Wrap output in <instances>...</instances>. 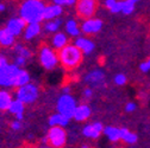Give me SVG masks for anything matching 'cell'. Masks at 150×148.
<instances>
[{"label":"cell","instance_id":"cell-42","mask_svg":"<svg viewBox=\"0 0 150 148\" xmlns=\"http://www.w3.org/2000/svg\"><path fill=\"white\" fill-rule=\"evenodd\" d=\"M134 1H135V3H136V1H138V0H134Z\"/></svg>","mask_w":150,"mask_h":148},{"label":"cell","instance_id":"cell-5","mask_svg":"<svg viewBox=\"0 0 150 148\" xmlns=\"http://www.w3.org/2000/svg\"><path fill=\"white\" fill-rule=\"evenodd\" d=\"M47 138L52 147H63L67 142V134L61 126H51Z\"/></svg>","mask_w":150,"mask_h":148},{"label":"cell","instance_id":"cell-2","mask_svg":"<svg viewBox=\"0 0 150 148\" xmlns=\"http://www.w3.org/2000/svg\"><path fill=\"white\" fill-rule=\"evenodd\" d=\"M82 51L76 45L67 44L60 50L59 61L66 69H74L76 68L82 61Z\"/></svg>","mask_w":150,"mask_h":148},{"label":"cell","instance_id":"cell-21","mask_svg":"<svg viewBox=\"0 0 150 148\" xmlns=\"http://www.w3.org/2000/svg\"><path fill=\"white\" fill-rule=\"evenodd\" d=\"M120 140L125 141L129 145H134L137 142V135L127 131L126 128H120Z\"/></svg>","mask_w":150,"mask_h":148},{"label":"cell","instance_id":"cell-36","mask_svg":"<svg viewBox=\"0 0 150 148\" xmlns=\"http://www.w3.org/2000/svg\"><path fill=\"white\" fill-rule=\"evenodd\" d=\"M7 64H8L7 58L4 57V56H0V68H1V66H5V65H7Z\"/></svg>","mask_w":150,"mask_h":148},{"label":"cell","instance_id":"cell-25","mask_svg":"<svg viewBox=\"0 0 150 148\" xmlns=\"http://www.w3.org/2000/svg\"><path fill=\"white\" fill-rule=\"evenodd\" d=\"M62 24V20L61 19H57V18H55V19H50L45 23L44 25V29L48 31V32H56L59 29H60V25Z\"/></svg>","mask_w":150,"mask_h":148},{"label":"cell","instance_id":"cell-14","mask_svg":"<svg viewBox=\"0 0 150 148\" xmlns=\"http://www.w3.org/2000/svg\"><path fill=\"white\" fill-rule=\"evenodd\" d=\"M41 32V24L40 23H28L25 30H24V38L26 40H30L38 36Z\"/></svg>","mask_w":150,"mask_h":148},{"label":"cell","instance_id":"cell-9","mask_svg":"<svg viewBox=\"0 0 150 148\" xmlns=\"http://www.w3.org/2000/svg\"><path fill=\"white\" fill-rule=\"evenodd\" d=\"M26 25H28V23L23 19L22 17H21V18H12V19L8 20V23H7V25H6V29H7V31L11 32L14 37H17V36H19V34L25 30Z\"/></svg>","mask_w":150,"mask_h":148},{"label":"cell","instance_id":"cell-7","mask_svg":"<svg viewBox=\"0 0 150 148\" xmlns=\"http://www.w3.org/2000/svg\"><path fill=\"white\" fill-rule=\"evenodd\" d=\"M40 61L44 69L52 70L59 63V56L55 53L52 49H50L49 46H44L40 52Z\"/></svg>","mask_w":150,"mask_h":148},{"label":"cell","instance_id":"cell-12","mask_svg":"<svg viewBox=\"0 0 150 148\" xmlns=\"http://www.w3.org/2000/svg\"><path fill=\"white\" fill-rule=\"evenodd\" d=\"M85 81L89 84V85H93V87H99L103 84L104 82V72L100 71V70H94L89 72L88 75L86 76Z\"/></svg>","mask_w":150,"mask_h":148},{"label":"cell","instance_id":"cell-10","mask_svg":"<svg viewBox=\"0 0 150 148\" xmlns=\"http://www.w3.org/2000/svg\"><path fill=\"white\" fill-rule=\"evenodd\" d=\"M101 27H103V22L100 19H92V18H88L81 25V30L86 34H94L99 32Z\"/></svg>","mask_w":150,"mask_h":148},{"label":"cell","instance_id":"cell-6","mask_svg":"<svg viewBox=\"0 0 150 148\" xmlns=\"http://www.w3.org/2000/svg\"><path fill=\"white\" fill-rule=\"evenodd\" d=\"M75 108H76V103L69 94L62 95L57 101V112L67 116L68 119H71L74 116Z\"/></svg>","mask_w":150,"mask_h":148},{"label":"cell","instance_id":"cell-4","mask_svg":"<svg viewBox=\"0 0 150 148\" xmlns=\"http://www.w3.org/2000/svg\"><path fill=\"white\" fill-rule=\"evenodd\" d=\"M17 98L24 102L25 104H30L35 102L38 97V88L32 83H26L22 87H18V90L16 92Z\"/></svg>","mask_w":150,"mask_h":148},{"label":"cell","instance_id":"cell-24","mask_svg":"<svg viewBox=\"0 0 150 148\" xmlns=\"http://www.w3.org/2000/svg\"><path fill=\"white\" fill-rule=\"evenodd\" d=\"M66 31L69 36L71 37H78L80 34V29L78 26V23L75 22V20H68L66 23Z\"/></svg>","mask_w":150,"mask_h":148},{"label":"cell","instance_id":"cell-37","mask_svg":"<svg viewBox=\"0 0 150 148\" xmlns=\"http://www.w3.org/2000/svg\"><path fill=\"white\" fill-rule=\"evenodd\" d=\"M83 94H85V96H86V97H91V96H92V94H93V91H92V89L87 88V89H85V90H83Z\"/></svg>","mask_w":150,"mask_h":148},{"label":"cell","instance_id":"cell-17","mask_svg":"<svg viewBox=\"0 0 150 148\" xmlns=\"http://www.w3.org/2000/svg\"><path fill=\"white\" fill-rule=\"evenodd\" d=\"M12 96L8 91L6 90H0V110L1 112H5V110H8L11 103H12Z\"/></svg>","mask_w":150,"mask_h":148},{"label":"cell","instance_id":"cell-31","mask_svg":"<svg viewBox=\"0 0 150 148\" xmlns=\"http://www.w3.org/2000/svg\"><path fill=\"white\" fill-rule=\"evenodd\" d=\"M26 57H24V56H21V54H18V56L14 58V64L16 65H18V66H23V65H25V63H26Z\"/></svg>","mask_w":150,"mask_h":148},{"label":"cell","instance_id":"cell-19","mask_svg":"<svg viewBox=\"0 0 150 148\" xmlns=\"http://www.w3.org/2000/svg\"><path fill=\"white\" fill-rule=\"evenodd\" d=\"M69 120L70 119H68L67 116H64L61 113H59V114H55V115L50 116L49 124L50 126H61V127H64V126H67L69 123Z\"/></svg>","mask_w":150,"mask_h":148},{"label":"cell","instance_id":"cell-18","mask_svg":"<svg viewBox=\"0 0 150 148\" xmlns=\"http://www.w3.org/2000/svg\"><path fill=\"white\" fill-rule=\"evenodd\" d=\"M68 44V37L62 33V32H59V33H55L54 38H52V46L57 50H61L63 46H66Z\"/></svg>","mask_w":150,"mask_h":148},{"label":"cell","instance_id":"cell-22","mask_svg":"<svg viewBox=\"0 0 150 148\" xmlns=\"http://www.w3.org/2000/svg\"><path fill=\"white\" fill-rule=\"evenodd\" d=\"M24 102H22L21 100H14L12 101L10 108H8V112L13 115H17V114H23L24 113Z\"/></svg>","mask_w":150,"mask_h":148},{"label":"cell","instance_id":"cell-26","mask_svg":"<svg viewBox=\"0 0 150 148\" xmlns=\"http://www.w3.org/2000/svg\"><path fill=\"white\" fill-rule=\"evenodd\" d=\"M135 10V1L134 0H124L120 1V12L124 14H130Z\"/></svg>","mask_w":150,"mask_h":148},{"label":"cell","instance_id":"cell-3","mask_svg":"<svg viewBox=\"0 0 150 148\" xmlns=\"http://www.w3.org/2000/svg\"><path fill=\"white\" fill-rule=\"evenodd\" d=\"M21 68L16 64H7L0 68V85L1 87H16Z\"/></svg>","mask_w":150,"mask_h":148},{"label":"cell","instance_id":"cell-1","mask_svg":"<svg viewBox=\"0 0 150 148\" xmlns=\"http://www.w3.org/2000/svg\"><path fill=\"white\" fill-rule=\"evenodd\" d=\"M45 5L42 0H25L21 6V17L26 23H41Z\"/></svg>","mask_w":150,"mask_h":148},{"label":"cell","instance_id":"cell-35","mask_svg":"<svg viewBox=\"0 0 150 148\" xmlns=\"http://www.w3.org/2000/svg\"><path fill=\"white\" fill-rule=\"evenodd\" d=\"M139 69H141V71H143V72H148V71L150 70V66H149L148 62H143V63H141Z\"/></svg>","mask_w":150,"mask_h":148},{"label":"cell","instance_id":"cell-29","mask_svg":"<svg viewBox=\"0 0 150 148\" xmlns=\"http://www.w3.org/2000/svg\"><path fill=\"white\" fill-rule=\"evenodd\" d=\"M14 50H16L17 54H21V56H24V57H26V58L31 57V52H30V51H29V50H28L26 47H24L23 45H21V44L16 45Z\"/></svg>","mask_w":150,"mask_h":148},{"label":"cell","instance_id":"cell-28","mask_svg":"<svg viewBox=\"0 0 150 148\" xmlns=\"http://www.w3.org/2000/svg\"><path fill=\"white\" fill-rule=\"evenodd\" d=\"M105 6L112 12V13H118L120 12V3L117 0H105Z\"/></svg>","mask_w":150,"mask_h":148},{"label":"cell","instance_id":"cell-16","mask_svg":"<svg viewBox=\"0 0 150 148\" xmlns=\"http://www.w3.org/2000/svg\"><path fill=\"white\" fill-rule=\"evenodd\" d=\"M14 44V36L7 31V29H0V45L12 46Z\"/></svg>","mask_w":150,"mask_h":148},{"label":"cell","instance_id":"cell-23","mask_svg":"<svg viewBox=\"0 0 150 148\" xmlns=\"http://www.w3.org/2000/svg\"><path fill=\"white\" fill-rule=\"evenodd\" d=\"M82 133L86 138H89V139H98L101 134V132H99L98 129H96V127L93 124L85 126L83 129H82Z\"/></svg>","mask_w":150,"mask_h":148},{"label":"cell","instance_id":"cell-41","mask_svg":"<svg viewBox=\"0 0 150 148\" xmlns=\"http://www.w3.org/2000/svg\"><path fill=\"white\" fill-rule=\"evenodd\" d=\"M146 62H148V64H149V66H150V59H148Z\"/></svg>","mask_w":150,"mask_h":148},{"label":"cell","instance_id":"cell-32","mask_svg":"<svg viewBox=\"0 0 150 148\" xmlns=\"http://www.w3.org/2000/svg\"><path fill=\"white\" fill-rule=\"evenodd\" d=\"M75 1H76V0H54V4L63 6V5H73V4H75Z\"/></svg>","mask_w":150,"mask_h":148},{"label":"cell","instance_id":"cell-11","mask_svg":"<svg viewBox=\"0 0 150 148\" xmlns=\"http://www.w3.org/2000/svg\"><path fill=\"white\" fill-rule=\"evenodd\" d=\"M61 14H62V6L61 5H57V4L48 5L44 8L43 19H47V20L55 19V18H59Z\"/></svg>","mask_w":150,"mask_h":148},{"label":"cell","instance_id":"cell-30","mask_svg":"<svg viewBox=\"0 0 150 148\" xmlns=\"http://www.w3.org/2000/svg\"><path fill=\"white\" fill-rule=\"evenodd\" d=\"M115 83L117 85H124L126 83V76L123 75V73H118V75L115 77Z\"/></svg>","mask_w":150,"mask_h":148},{"label":"cell","instance_id":"cell-33","mask_svg":"<svg viewBox=\"0 0 150 148\" xmlns=\"http://www.w3.org/2000/svg\"><path fill=\"white\" fill-rule=\"evenodd\" d=\"M21 128H22V123H21L19 120H16V121H13L11 123V129L12 131H19Z\"/></svg>","mask_w":150,"mask_h":148},{"label":"cell","instance_id":"cell-38","mask_svg":"<svg viewBox=\"0 0 150 148\" xmlns=\"http://www.w3.org/2000/svg\"><path fill=\"white\" fill-rule=\"evenodd\" d=\"M62 91H63V94H69V92H70V88L69 87H64Z\"/></svg>","mask_w":150,"mask_h":148},{"label":"cell","instance_id":"cell-39","mask_svg":"<svg viewBox=\"0 0 150 148\" xmlns=\"http://www.w3.org/2000/svg\"><path fill=\"white\" fill-rule=\"evenodd\" d=\"M14 116H16V120H19V121H22L23 117H24L23 114H17V115H14Z\"/></svg>","mask_w":150,"mask_h":148},{"label":"cell","instance_id":"cell-40","mask_svg":"<svg viewBox=\"0 0 150 148\" xmlns=\"http://www.w3.org/2000/svg\"><path fill=\"white\" fill-rule=\"evenodd\" d=\"M4 10H5V5L3 3H0V12H3Z\"/></svg>","mask_w":150,"mask_h":148},{"label":"cell","instance_id":"cell-8","mask_svg":"<svg viewBox=\"0 0 150 148\" xmlns=\"http://www.w3.org/2000/svg\"><path fill=\"white\" fill-rule=\"evenodd\" d=\"M97 8V0H78L76 3V11L81 18L88 19L92 18L96 13Z\"/></svg>","mask_w":150,"mask_h":148},{"label":"cell","instance_id":"cell-15","mask_svg":"<svg viewBox=\"0 0 150 148\" xmlns=\"http://www.w3.org/2000/svg\"><path fill=\"white\" fill-rule=\"evenodd\" d=\"M75 45H76L86 54L91 53L93 50H94V43L91 42L87 38H78L76 40H75Z\"/></svg>","mask_w":150,"mask_h":148},{"label":"cell","instance_id":"cell-13","mask_svg":"<svg viewBox=\"0 0 150 148\" xmlns=\"http://www.w3.org/2000/svg\"><path fill=\"white\" fill-rule=\"evenodd\" d=\"M89 116H91V108L86 104H81V105H78L75 108L73 119L81 122V121H86Z\"/></svg>","mask_w":150,"mask_h":148},{"label":"cell","instance_id":"cell-27","mask_svg":"<svg viewBox=\"0 0 150 148\" xmlns=\"http://www.w3.org/2000/svg\"><path fill=\"white\" fill-rule=\"evenodd\" d=\"M30 82V75L29 72L25 71V70H21L19 75H18V78H17V83H16V87H22L26 83Z\"/></svg>","mask_w":150,"mask_h":148},{"label":"cell","instance_id":"cell-20","mask_svg":"<svg viewBox=\"0 0 150 148\" xmlns=\"http://www.w3.org/2000/svg\"><path fill=\"white\" fill-rule=\"evenodd\" d=\"M104 134L112 142H117V141L120 140V129H118L116 127H106V128H104Z\"/></svg>","mask_w":150,"mask_h":148},{"label":"cell","instance_id":"cell-34","mask_svg":"<svg viewBox=\"0 0 150 148\" xmlns=\"http://www.w3.org/2000/svg\"><path fill=\"white\" fill-rule=\"evenodd\" d=\"M135 109H136V104H135L134 102H130V103H127V104H126V107H125V110H126L127 113L134 112Z\"/></svg>","mask_w":150,"mask_h":148}]
</instances>
